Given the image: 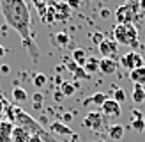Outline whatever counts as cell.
<instances>
[{
	"label": "cell",
	"mask_w": 145,
	"mask_h": 142,
	"mask_svg": "<svg viewBox=\"0 0 145 142\" xmlns=\"http://www.w3.org/2000/svg\"><path fill=\"white\" fill-rule=\"evenodd\" d=\"M0 11L12 30H16L21 37V43L34 60H39V48L34 43L30 36L32 28V16H30V7L25 0H0Z\"/></svg>",
	"instance_id": "cell-1"
},
{
	"label": "cell",
	"mask_w": 145,
	"mask_h": 142,
	"mask_svg": "<svg viewBox=\"0 0 145 142\" xmlns=\"http://www.w3.org/2000/svg\"><path fill=\"white\" fill-rule=\"evenodd\" d=\"M5 116H7V119L11 121V123L14 124V126H21V128H25V130L30 133V135H37V137H44L46 139V142H55L52 137L48 135V131L42 128L37 121H35L30 114H27L21 106H16L14 103H5Z\"/></svg>",
	"instance_id": "cell-2"
},
{
	"label": "cell",
	"mask_w": 145,
	"mask_h": 142,
	"mask_svg": "<svg viewBox=\"0 0 145 142\" xmlns=\"http://www.w3.org/2000/svg\"><path fill=\"white\" fill-rule=\"evenodd\" d=\"M113 39L119 43V45H126V46H136L138 45V30L133 23L127 25H113Z\"/></svg>",
	"instance_id": "cell-3"
},
{
	"label": "cell",
	"mask_w": 145,
	"mask_h": 142,
	"mask_svg": "<svg viewBox=\"0 0 145 142\" xmlns=\"http://www.w3.org/2000/svg\"><path fill=\"white\" fill-rule=\"evenodd\" d=\"M136 7H140L136 2H129L117 7L115 11V20H117L119 25H127V23H133V20L136 18Z\"/></svg>",
	"instance_id": "cell-4"
},
{
	"label": "cell",
	"mask_w": 145,
	"mask_h": 142,
	"mask_svg": "<svg viewBox=\"0 0 145 142\" xmlns=\"http://www.w3.org/2000/svg\"><path fill=\"white\" fill-rule=\"evenodd\" d=\"M83 126L89 128L92 131H101L105 130V116L101 112H87V116L83 119Z\"/></svg>",
	"instance_id": "cell-5"
},
{
	"label": "cell",
	"mask_w": 145,
	"mask_h": 142,
	"mask_svg": "<svg viewBox=\"0 0 145 142\" xmlns=\"http://www.w3.org/2000/svg\"><path fill=\"white\" fill-rule=\"evenodd\" d=\"M120 66L122 68H126L127 71H133V69H138V68H143L145 64H143V57L140 53H136V52H129L126 55H122L120 57Z\"/></svg>",
	"instance_id": "cell-6"
},
{
	"label": "cell",
	"mask_w": 145,
	"mask_h": 142,
	"mask_svg": "<svg viewBox=\"0 0 145 142\" xmlns=\"http://www.w3.org/2000/svg\"><path fill=\"white\" fill-rule=\"evenodd\" d=\"M99 52H101V57L103 59H113L115 55L119 53V43L115 39H103V43L97 46Z\"/></svg>",
	"instance_id": "cell-7"
},
{
	"label": "cell",
	"mask_w": 145,
	"mask_h": 142,
	"mask_svg": "<svg viewBox=\"0 0 145 142\" xmlns=\"http://www.w3.org/2000/svg\"><path fill=\"white\" fill-rule=\"evenodd\" d=\"M120 103H117L113 98H108L106 101L101 105V114L105 117H119L120 116Z\"/></svg>",
	"instance_id": "cell-8"
},
{
	"label": "cell",
	"mask_w": 145,
	"mask_h": 142,
	"mask_svg": "<svg viewBox=\"0 0 145 142\" xmlns=\"http://www.w3.org/2000/svg\"><path fill=\"white\" fill-rule=\"evenodd\" d=\"M55 7V18L57 21H67L72 14V9L67 5V2H52Z\"/></svg>",
	"instance_id": "cell-9"
},
{
	"label": "cell",
	"mask_w": 145,
	"mask_h": 142,
	"mask_svg": "<svg viewBox=\"0 0 145 142\" xmlns=\"http://www.w3.org/2000/svg\"><path fill=\"white\" fill-rule=\"evenodd\" d=\"M14 130V124L9 119L0 121V142H11V135Z\"/></svg>",
	"instance_id": "cell-10"
},
{
	"label": "cell",
	"mask_w": 145,
	"mask_h": 142,
	"mask_svg": "<svg viewBox=\"0 0 145 142\" xmlns=\"http://www.w3.org/2000/svg\"><path fill=\"white\" fill-rule=\"evenodd\" d=\"M39 18H41L42 23H46V25H52V23L57 21V18H55V7H53V4L50 2V0H48V7H44L42 11H39Z\"/></svg>",
	"instance_id": "cell-11"
},
{
	"label": "cell",
	"mask_w": 145,
	"mask_h": 142,
	"mask_svg": "<svg viewBox=\"0 0 145 142\" xmlns=\"http://www.w3.org/2000/svg\"><path fill=\"white\" fill-rule=\"evenodd\" d=\"M99 71L105 75H113L117 71V62L113 59H99Z\"/></svg>",
	"instance_id": "cell-12"
},
{
	"label": "cell",
	"mask_w": 145,
	"mask_h": 142,
	"mask_svg": "<svg viewBox=\"0 0 145 142\" xmlns=\"http://www.w3.org/2000/svg\"><path fill=\"white\" fill-rule=\"evenodd\" d=\"M30 140V133L21 126H14L12 135H11V142H28Z\"/></svg>",
	"instance_id": "cell-13"
},
{
	"label": "cell",
	"mask_w": 145,
	"mask_h": 142,
	"mask_svg": "<svg viewBox=\"0 0 145 142\" xmlns=\"http://www.w3.org/2000/svg\"><path fill=\"white\" fill-rule=\"evenodd\" d=\"M129 78H131L133 83L145 87V66H143V68H138V69L129 71Z\"/></svg>",
	"instance_id": "cell-14"
},
{
	"label": "cell",
	"mask_w": 145,
	"mask_h": 142,
	"mask_svg": "<svg viewBox=\"0 0 145 142\" xmlns=\"http://www.w3.org/2000/svg\"><path fill=\"white\" fill-rule=\"evenodd\" d=\"M50 131H52V133H59V135H72V130L67 124H64L62 121H55V123L50 124Z\"/></svg>",
	"instance_id": "cell-15"
},
{
	"label": "cell",
	"mask_w": 145,
	"mask_h": 142,
	"mask_svg": "<svg viewBox=\"0 0 145 142\" xmlns=\"http://www.w3.org/2000/svg\"><path fill=\"white\" fill-rule=\"evenodd\" d=\"M124 130H126V128L122 124H112V126L106 128L108 137H110L112 140H120L122 137H124Z\"/></svg>",
	"instance_id": "cell-16"
},
{
	"label": "cell",
	"mask_w": 145,
	"mask_h": 142,
	"mask_svg": "<svg viewBox=\"0 0 145 142\" xmlns=\"http://www.w3.org/2000/svg\"><path fill=\"white\" fill-rule=\"evenodd\" d=\"M87 57H89V55H87V52H85L83 48H74V50H72L71 59L74 60L80 68H83V66H85V62H87Z\"/></svg>",
	"instance_id": "cell-17"
},
{
	"label": "cell",
	"mask_w": 145,
	"mask_h": 142,
	"mask_svg": "<svg viewBox=\"0 0 145 142\" xmlns=\"http://www.w3.org/2000/svg\"><path fill=\"white\" fill-rule=\"evenodd\" d=\"M106 99H108V96L105 94V92H96V94H92L90 98H87L83 103H85V105H96V106H101V105L106 101Z\"/></svg>",
	"instance_id": "cell-18"
},
{
	"label": "cell",
	"mask_w": 145,
	"mask_h": 142,
	"mask_svg": "<svg viewBox=\"0 0 145 142\" xmlns=\"http://www.w3.org/2000/svg\"><path fill=\"white\" fill-rule=\"evenodd\" d=\"M83 69H85L89 75L97 73V71H99V59H97V57H90V55H89V57H87V62H85Z\"/></svg>",
	"instance_id": "cell-19"
},
{
	"label": "cell",
	"mask_w": 145,
	"mask_h": 142,
	"mask_svg": "<svg viewBox=\"0 0 145 142\" xmlns=\"http://www.w3.org/2000/svg\"><path fill=\"white\" fill-rule=\"evenodd\" d=\"M52 41H53V45H55V46H60V48L67 46V43H71L69 36H67L66 32H59V34H53V36H52Z\"/></svg>",
	"instance_id": "cell-20"
},
{
	"label": "cell",
	"mask_w": 145,
	"mask_h": 142,
	"mask_svg": "<svg viewBox=\"0 0 145 142\" xmlns=\"http://www.w3.org/2000/svg\"><path fill=\"white\" fill-rule=\"evenodd\" d=\"M12 99L16 103H23L28 99V94H27V91L23 87H20V85H14V89H12Z\"/></svg>",
	"instance_id": "cell-21"
},
{
	"label": "cell",
	"mask_w": 145,
	"mask_h": 142,
	"mask_svg": "<svg viewBox=\"0 0 145 142\" xmlns=\"http://www.w3.org/2000/svg\"><path fill=\"white\" fill-rule=\"evenodd\" d=\"M133 101L135 103H143L145 101V89L142 87V85H136L135 83V87H133Z\"/></svg>",
	"instance_id": "cell-22"
},
{
	"label": "cell",
	"mask_w": 145,
	"mask_h": 142,
	"mask_svg": "<svg viewBox=\"0 0 145 142\" xmlns=\"http://www.w3.org/2000/svg\"><path fill=\"white\" fill-rule=\"evenodd\" d=\"M74 91H76V85L74 83H69V82H64L60 85V92L64 96H72L74 94Z\"/></svg>",
	"instance_id": "cell-23"
},
{
	"label": "cell",
	"mask_w": 145,
	"mask_h": 142,
	"mask_svg": "<svg viewBox=\"0 0 145 142\" xmlns=\"http://www.w3.org/2000/svg\"><path fill=\"white\" fill-rule=\"evenodd\" d=\"M113 99H115V101H117V103H124L126 101V91L124 89H120V87H115L113 89V96H112Z\"/></svg>",
	"instance_id": "cell-24"
},
{
	"label": "cell",
	"mask_w": 145,
	"mask_h": 142,
	"mask_svg": "<svg viewBox=\"0 0 145 142\" xmlns=\"http://www.w3.org/2000/svg\"><path fill=\"white\" fill-rule=\"evenodd\" d=\"M46 82H48V78H46V75H44V73H37V75H34V85H35L37 89L44 87Z\"/></svg>",
	"instance_id": "cell-25"
},
{
	"label": "cell",
	"mask_w": 145,
	"mask_h": 142,
	"mask_svg": "<svg viewBox=\"0 0 145 142\" xmlns=\"http://www.w3.org/2000/svg\"><path fill=\"white\" fill-rule=\"evenodd\" d=\"M131 128L136 130L138 133H143L145 131V117L143 119H131Z\"/></svg>",
	"instance_id": "cell-26"
},
{
	"label": "cell",
	"mask_w": 145,
	"mask_h": 142,
	"mask_svg": "<svg viewBox=\"0 0 145 142\" xmlns=\"http://www.w3.org/2000/svg\"><path fill=\"white\" fill-rule=\"evenodd\" d=\"M42 99H44V96L41 94V92H35V94L32 96V106L35 110H39L41 106H42Z\"/></svg>",
	"instance_id": "cell-27"
},
{
	"label": "cell",
	"mask_w": 145,
	"mask_h": 142,
	"mask_svg": "<svg viewBox=\"0 0 145 142\" xmlns=\"http://www.w3.org/2000/svg\"><path fill=\"white\" fill-rule=\"evenodd\" d=\"M72 75H74L76 82H78V80H89V78H90V75L87 73V71H85L83 68H78V69H76V71H74Z\"/></svg>",
	"instance_id": "cell-28"
},
{
	"label": "cell",
	"mask_w": 145,
	"mask_h": 142,
	"mask_svg": "<svg viewBox=\"0 0 145 142\" xmlns=\"http://www.w3.org/2000/svg\"><path fill=\"white\" fill-rule=\"evenodd\" d=\"M90 39H92V43H96V45L99 46L101 43H103V39H105V36L101 34V32H94V34L90 36Z\"/></svg>",
	"instance_id": "cell-29"
},
{
	"label": "cell",
	"mask_w": 145,
	"mask_h": 142,
	"mask_svg": "<svg viewBox=\"0 0 145 142\" xmlns=\"http://www.w3.org/2000/svg\"><path fill=\"white\" fill-rule=\"evenodd\" d=\"M32 2H34V5H35V9H37V12L42 11L44 7H48V0H32Z\"/></svg>",
	"instance_id": "cell-30"
},
{
	"label": "cell",
	"mask_w": 145,
	"mask_h": 142,
	"mask_svg": "<svg viewBox=\"0 0 145 142\" xmlns=\"http://www.w3.org/2000/svg\"><path fill=\"white\" fill-rule=\"evenodd\" d=\"M66 68H67V69L71 71V73H74V71H76V69H78L80 66H78V64H76L74 60H67V59H66Z\"/></svg>",
	"instance_id": "cell-31"
},
{
	"label": "cell",
	"mask_w": 145,
	"mask_h": 142,
	"mask_svg": "<svg viewBox=\"0 0 145 142\" xmlns=\"http://www.w3.org/2000/svg\"><path fill=\"white\" fill-rule=\"evenodd\" d=\"M72 117H74V114H72V112H64V116H62V123H64V124L71 123Z\"/></svg>",
	"instance_id": "cell-32"
},
{
	"label": "cell",
	"mask_w": 145,
	"mask_h": 142,
	"mask_svg": "<svg viewBox=\"0 0 145 142\" xmlns=\"http://www.w3.org/2000/svg\"><path fill=\"white\" fill-rule=\"evenodd\" d=\"M131 119H143V114H142L140 110H136V108H135V110L131 112Z\"/></svg>",
	"instance_id": "cell-33"
},
{
	"label": "cell",
	"mask_w": 145,
	"mask_h": 142,
	"mask_svg": "<svg viewBox=\"0 0 145 142\" xmlns=\"http://www.w3.org/2000/svg\"><path fill=\"white\" fill-rule=\"evenodd\" d=\"M110 9H106V7H105V9H101V12H99V16L101 18H103V20H106V18H110Z\"/></svg>",
	"instance_id": "cell-34"
},
{
	"label": "cell",
	"mask_w": 145,
	"mask_h": 142,
	"mask_svg": "<svg viewBox=\"0 0 145 142\" xmlns=\"http://www.w3.org/2000/svg\"><path fill=\"white\" fill-rule=\"evenodd\" d=\"M67 5L71 9H78L80 7V0H67Z\"/></svg>",
	"instance_id": "cell-35"
},
{
	"label": "cell",
	"mask_w": 145,
	"mask_h": 142,
	"mask_svg": "<svg viewBox=\"0 0 145 142\" xmlns=\"http://www.w3.org/2000/svg\"><path fill=\"white\" fill-rule=\"evenodd\" d=\"M5 103H7V101L4 99V96L0 94V116H2V114L5 112Z\"/></svg>",
	"instance_id": "cell-36"
},
{
	"label": "cell",
	"mask_w": 145,
	"mask_h": 142,
	"mask_svg": "<svg viewBox=\"0 0 145 142\" xmlns=\"http://www.w3.org/2000/svg\"><path fill=\"white\" fill-rule=\"evenodd\" d=\"M64 82H66V80H64V78H62L60 75H55V83H57V85H59V87H60V85H62Z\"/></svg>",
	"instance_id": "cell-37"
},
{
	"label": "cell",
	"mask_w": 145,
	"mask_h": 142,
	"mask_svg": "<svg viewBox=\"0 0 145 142\" xmlns=\"http://www.w3.org/2000/svg\"><path fill=\"white\" fill-rule=\"evenodd\" d=\"M0 73L7 75V73H9V66H7V64H2V66H0Z\"/></svg>",
	"instance_id": "cell-38"
},
{
	"label": "cell",
	"mask_w": 145,
	"mask_h": 142,
	"mask_svg": "<svg viewBox=\"0 0 145 142\" xmlns=\"http://www.w3.org/2000/svg\"><path fill=\"white\" fill-rule=\"evenodd\" d=\"M71 142H80V137H78V133H72V135H71Z\"/></svg>",
	"instance_id": "cell-39"
},
{
	"label": "cell",
	"mask_w": 145,
	"mask_h": 142,
	"mask_svg": "<svg viewBox=\"0 0 145 142\" xmlns=\"http://www.w3.org/2000/svg\"><path fill=\"white\" fill-rule=\"evenodd\" d=\"M62 98H64V94H62V92H55V99H57V101H60Z\"/></svg>",
	"instance_id": "cell-40"
},
{
	"label": "cell",
	"mask_w": 145,
	"mask_h": 142,
	"mask_svg": "<svg viewBox=\"0 0 145 142\" xmlns=\"http://www.w3.org/2000/svg\"><path fill=\"white\" fill-rule=\"evenodd\" d=\"M138 5H140L142 11H145V0H138Z\"/></svg>",
	"instance_id": "cell-41"
},
{
	"label": "cell",
	"mask_w": 145,
	"mask_h": 142,
	"mask_svg": "<svg viewBox=\"0 0 145 142\" xmlns=\"http://www.w3.org/2000/svg\"><path fill=\"white\" fill-rule=\"evenodd\" d=\"M5 55V48L2 46V45H0V59H2V57Z\"/></svg>",
	"instance_id": "cell-42"
}]
</instances>
